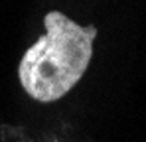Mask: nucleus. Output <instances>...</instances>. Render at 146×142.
<instances>
[{
    "instance_id": "nucleus-1",
    "label": "nucleus",
    "mask_w": 146,
    "mask_h": 142,
    "mask_svg": "<svg viewBox=\"0 0 146 142\" xmlns=\"http://www.w3.org/2000/svg\"><path fill=\"white\" fill-rule=\"evenodd\" d=\"M44 24L46 36L26 49L18 75L32 99L53 103L69 93L87 71L97 28L79 26L57 10L48 12Z\"/></svg>"
}]
</instances>
